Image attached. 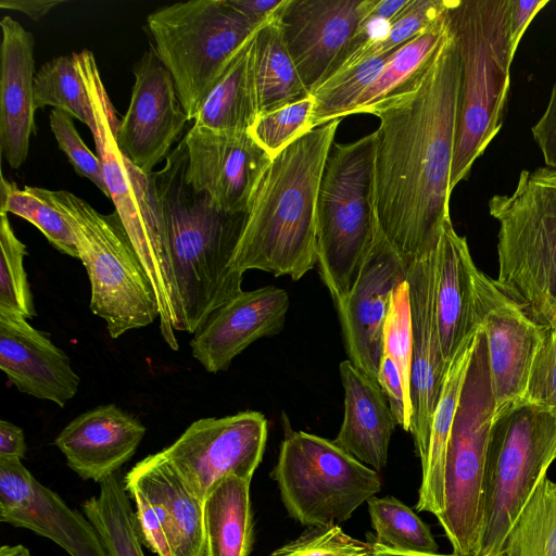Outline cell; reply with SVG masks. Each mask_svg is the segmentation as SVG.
Instances as JSON below:
<instances>
[{
	"instance_id": "obj_36",
	"label": "cell",
	"mask_w": 556,
	"mask_h": 556,
	"mask_svg": "<svg viewBox=\"0 0 556 556\" xmlns=\"http://www.w3.org/2000/svg\"><path fill=\"white\" fill-rule=\"evenodd\" d=\"M375 544L400 553L435 554L439 546L430 528L393 496L367 501Z\"/></svg>"
},
{
	"instance_id": "obj_53",
	"label": "cell",
	"mask_w": 556,
	"mask_h": 556,
	"mask_svg": "<svg viewBox=\"0 0 556 556\" xmlns=\"http://www.w3.org/2000/svg\"><path fill=\"white\" fill-rule=\"evenodd\" d=\"M0 556H31L29 549L22 545H2Z\"/></svg>"
},
{
	"instance_id": "obj_9",
	"label": "cell",
	"mask_w": 556,
	"mask_h": 556,
	"mask_svg": "<svg viewBox=\"0 0 556 556\" xmlns=\"http://www.w3.org/2000/svg\"><path fill=\"white\" fill-rule=\"evenodd\" d=\"M556 460V416L521 400L495 415L482 484V527L476 556H500L526 502Z\"/></svg>"
},
{
	"instance_id": "obj_32",
	"label": "cell",
	"mask_w": 556,
	"mask_h": 556,
	"mask_svg": "<svg viewBox=\"0 0 556 556\" xmlns=\"http://www.w3.org/2000/svg\"><path fill=\"white\" fill-rule=\"evenodd\" d=\"M81 507L109 556H144L136 511L117 473L103 480L99 494Z\"/></svg>"
},
{
	"instance_id": "obj_14",
	"label": "cell",
	"mask_w": 556,
	"mask_h": 556,
	"mask_svg": "<svg viewBox=\"0 0 556 556\" xmlns=\"http://www.w3.org/2000/svg\"><path fill=\"white\" fill-rule=\"evenodd\" d=\"M476 305L484 333L495 415L523 400L533 361L547 329L478 268Z\"/></svg>"
},
{
	"instance_id": "obj_29",
	"label": "cell",
	"mask_w": 556,
	"mask_h": 556,
	"mask_svg": "<svg viewBox=\"0 0 556 556\" xmlns=\"http://www.w3.org/2000/svg\"><path fill=\"white\" fill-rule=\"evenodd\" d=\"M477 334L459 349L448 365L432 419L427 459L421 465V483L418 491L416 510L428 511L435 517L444 510L447 445L463 383L476 345Z\"/></svg>"
},
{
	"instance_id": "obj_10",
	"label": "cell",
	"mask_w": 556,
	"mask_h": 556,
	"mask_svg": "<svg viewBox=\"0 0 556 556\" xmlns=\"http://www.w3.org/2000/svg\"><path fill=\"white\" fill-rule=\"evenodd\" d=\"M148 27L189 121L247 39L263 24L229 0H191L151 12Z\"/></svg>"
},
{
	"instance_id": "obj_4",
	"label": "cell",
	"mask_w": 556,
	"mask_h": 556,
	"mask_svg": "<svg viewBox=\"0 0 556 556\" xmlns=\"http://www.w3.org/2000/svg\"><path fill=\"white\" fill-rule=\"evenodd\" d=\"M509 12L510 0H448L446 18L462 65L451 191L502 127L516 52Z\"/></svg>"
},
{
	"instance_id": "obj_50",
	"label": "cell",
	"mask_w": 556,
	"mask_h": 556,
	"mask_svg": "<svg viewBox=\"0 0 556 556\" xmlns=\"http://www.w3.org/2000/svg\"><path fill=\"white\" fill-rule=\"evenodd\" d=\"M238 11L255 23H264L273 17L286 0H229Z\"/></svg>"
},
{
	"instance_id": "obj_25",
	"label": "cell",
	"mask_w": 556,
	"mask_h": 556,
	"mask_svg": "<svg viewBox=\"0 0 556 556\" xmlns=\"http://www.w3.org/2000/svg\"><path fill=\"white\" fill-rule=\"evenodd\" d=\"M434 303L442 354L450 365L481 329L473 286L477 269L465 237L448 220L434 250Z\"/></svg>"
},
{
	"instance_id": "obj_16",
	"label": "cell",
	"mask_w": 556,
	"mask_h": 556,
	"mask_svg": "<svg viewBox=\"0 0 556 556\" xmlns=\"http://www.w3.org/2000/svg\"><path fill=\"white\" fill-rule=\"evenodd\" d=\"M135 84L116 131L118 148L144 175L166 160L190 122L173 78L150 46L134 67Z\"/></svg>"
},
{
	"instance_id": "obj_22",
	"label": "cell",
	"mask_w": 556,
	"mask_h": 556,
	"mask_svg": "<svg viewBox=\"0 0 556 556\" xmlns=\"http://www.w3.org/2000/svg\"><path fill=\"white\" fill-rule=\"evenodd\" d=\"M0 369L22 393L60 407L72 400L80 379L65 352L16 313L0 308Z\"/></svg>"
},
{
	"instance_id": "obj_1",
	"label": "cell",
	"mask_w": 556,
	"mask_h": 556,
	"mask_svg": "<svg viewBox=\"0 0 556 556\" xmlns=\"http://www.w3.org/2000/svg\"><path fill=\"white\" fill-rule=\"evenodd\" d=\"M462 65L450 29L427 62L365 113L379 119L374 205L378 226L408 263L430 255L450 216V177Z\"/></svg>"
},
{
	"instance_id": "obj_23",
	"label": "cell",
	"mask_w": 556,
	"mask_h": 556,
	"mask_svg": "<svg viewBox=\"0 0 556 556\" xmlns=\"http://www.w3.org/2000/svg\"><path fill=\"white\" fill-rule=\"evenodd\" d=\"M144 434L136 417L108 404L74 418L54 444L81 479L101 483L134 456Z\"/></svg>"
},
{
	"instance_id": "obj_27",
	"label": "cell",
	"mask_w": 556,
	"mask_h": 556,
	"mask_svg": "<svg viewBox=\"0 0 556 556\" xmlns=\"http://www.w3.org/2000/svg\"><path fill=\"white\" fill-rule=\"evenodd\" d=\"M163 504L174 539V556H208L203 502L188 488L162 452L129 471Z\"/></svg>"
},
{
	"instance_id": "obj_13",
	"label": "cell",
	"mask_w": 556,
	"mask_h": 556,
	"mask_svg": "<svg viewBox=\"0 0 556 556\" xmlns=\"http://www.w3.org/2000/svg\"><path fill=\"white\" fill-rule=\"evenodd\" d=\"M267 441V420L255 410L192 422L163 455L202 502L228 476L252 479Z\"/></svg>"
},
{
	"instance_id": "obj_17",
	"label": "cell",
	"mask_w": 556,
	"mask_h": 556,
	"mask_svg": "<svg viewBox=\"0 0 556 556\" xmlns=\"http://www.w3.org/2000/svg\"><path fill=\"white\" fill-rule=\"evenodd\" d=\"M376 0H286L277 15L308 93L328 77Z\"/></svg>"
},
{
	"instance_id": "obj_40",
	"label": "cell",
	"mask_w": 556,
	"mask_h": 556,
	"mask_svg": "<svg viewBox=\"0 0 556 556\" xmlns=\"http://www.w3.org/2000/svg\"><path fill=\"white\" fill-rule=\"evenodd\" d=\"M447 7L448 0H409L407 5L393 18L388 35L381 41L366 46L351 55L336 73L348 70L369 58L390 53L397 49L441 20Z\"/></svg>"
},
{
	"instance_id": "obj_12",
	"label": "cell",
	"mask_w": 556,
	"mask_h": 556,
	"mask_svg": "<svg viewBox=\"0 0 556 556\" xmlns=\"http://www.w3.org/2000/svg\"><path fill=\"white\" fill-rule=\"evenodd\" d=\"M271 477L288 514L306 527L345 522L381 490L378 471L304 431L286 433Z\"/></svg>"
},
{
	"instance_id": "obj_28",
	"label": "cell",
	"mask_w": 556,
	"mask_h": 556,
	"mask_svg": "<svg viewBox=\"0 0 556 556\" xmlns=\"http://www.w3.org/2000/svg\"><path fill=\"white\" fill-rule=\"evenodd\" d=\"M257 29L241 46L205 98L193 119L194 126L217 131H249L260 115L254 71Z\"/></svg>"
},
{
	"instance_id": "obj_7",
	"label": "cell",
	"mask_w": 556,
	"mask_h": 556,
	"mask_svg": "<svg viewBox=\"0 0 556 556\" xmlns=\"http://www.w3.org/2000/svg\"><path fill=\"white\" fill-rule=\"evenodd\" d=\"M376 134L333 143L316 212V266L333 302L355 285L378 227L374 205Z\"/></svg>"
},
{
	"instance_id": "obj_41",
	"label": "cell",
	"mask_w": 556,
	"mask_h": 556,
	"mask_svg": "<svg viewBox=\"0 0 556 556\" xmlns=\"http://www.w3.org/2000/svg\"><path fill=\"white\" fill-rule=\"evenodd\" d=\"M314 98L309 93L294 102L261 113L249 134L273 159L288 144L311 130Z\"/></svg>"
},
{
	"instance_id": "obj_31",
	"label": "cell",
	"mask_w": 556,
	"mask_h": 556,
	"mask_svg": "<svg viewBox=\"0 0 556 556\" xmlns=\"http://www.w3.org/2000/svg\"><path fill=\"white\" fill-rule=\"evenodd\" d=\"M277 13L258 27L255 36L254 71L260 114L309 94L289 53Z\"/></svg>"
},
{
	"instance_id": "obj_5",
	"label": "cell",
	"mask_w": 556,
	"mask_h": 556,
	"mask_svg": "<svg viewBox=\"0 0 556 556\" xmlns=\"http://www.w3.org/2000/svg\"><path fill=\"white\" fill-rule=\"evenodd\" d=\"M500 223L497 287L545 329L556 328V169L522 170L489 203Z\"/></svg>"
},
{
	"instance_id": "obj_43",
	"label": "cell",
	"mask_w": 556,
	"mask_h": 556,
	"mask_svg": "<svg viewBox=\"0 0 556 556\" xmlns=\"http://www.w3.org/2000/svg\"><path fill=\"white\" fill-rule=\"evenodd\" d=\"M124 485L135 502L142 543L156 556H174V539L161 501L136 477L127 472Z\"/></svg>"
},
{
	"instance_id": "obj_48",
	"label": "cell",
	"mask_w": 556,
	"mask_h": 556,
	"mask_svg": "<svg viewBox=\"0 0 556 556\" xmlns=\"http://www.w3.org/2000/svg\"><path fill=\"white\" fill-rule=\"evenodd\" d=\"M548 3V0H510L509 25L514 50L535 14Z\"/></svg>"
},
{
	"instance_id": "obj_18",
	"label": "cell",
	"mask_w": 556,
	"mask_h": 556,
	"mask_svg": "<svg viewBox=\"0 0 556 556\" xmlns=\"http://www.w3.org/2000/svg\"><path fill=\"white\" fill-rule=\"evenodd\" d=\"M433 252L410 263L406 274L413 342L409 432L421 465L427 459L432 419L448 368L442 354L435 314Z\"/></svg>"
},
{
	"instance_id": "obj_42",
	"label": "cell",
	"mask_w": 556,
	"mask_h": 556,
	"mask_svg": "<svg viewBox=\"0 0 556 556\" xmlns=\"http://www.w3.org/2000/svg\"><path fill=\"white\" fill-rule=\"evenodd\" d=\"M412 320L406 280L394 290L383 328L382 355L400 371L403 388L410 401Z\"/></svg>"
},
{
	"instance_id": "obj_34",
	"label": "cell",
	"mask_w": 556,
	"mask_h": 556,
	"mask_svg": "<svg viewBox=\"0 0 556 556\" xmlns=\"http://www.w3.org/2000/svg\"><path fill=\"white\" fill-rule=\"evenodd\" d=\"M35 109L52 106L85 124L96 132L93 104L80 66L74 55L56 56L35 74Z\"/></svg>"
},
{
	"instance_id": "obj_44",
	"label": "cell",
	"mask_w": 556,
	"mask_h": 556,
	"mask_svg": "<svg viewBox=\"0 0 556 556\" xmlns=\"http://www.w3.org/2000/svg\"><path fill=\"white\" fill-rule=\"evenodd\" d=\"M268 556H374V544L350 536L339 525L308 527Z\"/></svg>"
},
{
	"instance_id": "obj_21",
	"label": "cell",
	"mask_w": 556,
	"mask_h": 556,
	"mask_svg": "<svg viewBox=\"0 0 556 556\" xmlns=\"http://www.w3.org/2000/svg\"><path fill=\"white\" fill-rule=\"evenodd\" d=\"M289 305L288 293L278 287L241 291L214 311L193 333L192 356L208 372L226 370L254 341L283 329Z\"/></svg>"
},
{
	"instance_id": "obj_47",
	"label": "cell",
	"mask_w": 556,
	"mask_h": 556,
	"mask_svg": "<svg viewBox=\"0 0 556 556\" xmlns=\"http://www.w3.org/2000/svg\"><path fill=\"white\" fill-rule=\"evenodd\" d=\"M545 164L556 169V83L554 84L546 110L531 128Z\"/></svg>"
},
{
	"instance_id": "obj_2",
	"label": "cell",
	"mask_w": 556,
	"mask_h": 556,
	"mask_svg": "<svg viewBox=\"0 0 556 556\" xmlns=\"http://www.w3.org/2000/svg\"><path fill=\"white\" fill-rule=\"evenodd\" d=\"M187 167L182 139L150 179L166 238L176 331L194 333L214 311L243 291V274L233 267V258L245 213L220 210L188 181Z\"/></svg>"
},
{
	"instance_id": "obj_6",
	"label": "cell",
	"mask_w": 556,
	"mask_h": 556,
	"mask_svg": "<svg viewBox=\"0 0 556 556\" xmlns=\"http://www.w3.org/2000/svg\"><path fill=\"white\" fill-rule=\"evenodd\" d=\"M93 104L97 129L92 134L110 199L146 270L160 309V330L167 345L178 351L175 336L177 306L166 238L150 176L141 173L118 148L119 124L94 55L75 52Z\"/></svg>"
},
{
	"instance_id": "obj_24",
	"label": "cell",
	"mask_w": 556,
	"mask_h": 556,
	"mask_svg": "<svg viewBox=\"0 0 556 556\" xmlns=\"http://www.w3.org/2000/svg\"><path fill=\"white\" fill-rule=\"evenodd\" d=\"M0 148L12 168L28 156L30 135L35 132V39L17 21L1 22Z\"/></svg>"
},
{
	"instance_id": "obj_46",
	"label": "cell",
	"mask_w": 556,
	"mask_h": 556,
	"mask_svg": "<svg viewBox=\"0 0 556 556\" xmlns=\"http://www.w3.org/2000/svg\"><path fill=\"white\" fill-rule=\"evenodd\" d=\"M523 400L556 416V328L547 330L536 353Z\"/></svg>"
},
{
	"instance_id": "obj_37",
	"label": "cell",
	"mask_w": 556,
	"mask_h": 556,
	"mask_svg": "<svg viewBox=\"0 0 556 556\" xmlns=\"http://www.w3.org/2000/svg\"><path fill=\"white\" fill-rule=\"evenodd\" d=\"M0 212L17 215L36 226L60 252L79 258L74 231L64 215L45 195L43 188L20 189L1 173Z\"/></svg>"
},
{
	"instance_id": "obj_19",
	"label": "cell",
	"mask_w": 556,
	"mask_h": 556,
	"mask_svg": "<svg viewBox=\"0 0 556 556\" xmlns=\"http://www.w3.org/2000/svg\"><path fill=\"white\" fill-rule=\"evenodd\" d=\"M184 140L187 179L223 211L243 214L271 157L249 131H217L192 125Z\"/></svg>"
},
{
	"instance_id": "obj_20",
	"label": "cell",
	"mask_w": 556,
	"mask_h": 556,
	"mask_svg": "<svg viewBox=\"0 0 556 556\" xmlns=\"http://www.w3.org/2000/svg\"><path fill=\"white\" fill-rule=\"evenodd\" d=\"M0 521L36 532L70 556H109L88 518L41 484L20 458L0 457Z\"/></svg>"
},
{
	"instance_id": "obj_26",
	"label": "cell",
	"mask_w": 556,
	"mask_h": 556,
	"mask_svg": "<svg viewBox=\"0 0 556 556\" xmlns=\"http://www.w3.org/2000/svg\"><path fill=\"white\" fill-rule=\"evenodd\" d=\"M344 390V417L332 440L339 447L376 471L388 463L391 437L399 426L378 382L349 359L339 366Z\"/></svg>"
},
{
	"instance_id": "obj_51",
	"label": "cell",
	"mask_w": 556,
	"mask_h": 556,
	"mask_svg": "<svg viewBox=\"0 0 556 556\" xmlns=\"http://www.w3.org/2000/svg\"><path fill=\"white\" fill-rule=\"evenodd\" d=\"M63 2V0H1L0 8L20 11L31 20L38 21Z\"/></svg>"
},
{
	"instance_id": "obj_38",
	"label": "cell",
	"mask_w": 556,
	"mask_h": 556,
	"mask_svg": "<svg viewBox=\"0 0 556 556\" xmlns=\"http://www.w3.org/2000/svg\"><path fill=\"white\" fill-rule=\"evenodd\" d=\"M394 51V50H393ZM390 53L369 58L326 79L311 94L314 108L309 119L311 129L329 121L350 115L352 109L380 74Z\"/></svg>"
},
{
	"instance_id": "obj_45",
	"label": "cell",
	"mask_w": 556,
	"mask_h": 556,
	"mask_svg": "<svg viewBox=\"0 0 556 556\" xmlns=\"http://www.w3.org/2000/svg\"><path fill=\"white\" fill-rule=\"evenodd\" d=\"M49 123L60 150L64 152L75 172L91 180L105 197L110 198L101 161L81 140L73 117L61 110L52 109Z\"/></svg>"
},
{
	"instance_id": "obj_49",
	"label": "cell",
	"mask_w": 556,
	"mask_h": 556,
	"mask_svg": "<svg viewBox=\"0 0 556 556\" xmlns=\"http://www.w3.org/2000/svg\"><path fill=\"white\" fill-rule=\"evenodd\" d=\"M26 441L23 430L8 420H0V457L24 458Z\"/></svg>"
},
{
	"instance_id": "obj_8",
	"label": "cell",
	"mask_w": 556,
	"mask_h": 556,
	"mask_svg": "<svg viewBox=\"0 0 556 556\" xmlns=\"http://www.w3.org/2000/svg\"><path fill=\"white\" fill-rule=\"evenodd\" d=\"M45 195L72 227L91 285L90 309L106 323L112 339L160 318L155 293L117 215L101 214L65 190Z\"/></svg>"
},
{
	"instance_id": "obj_3",
	"label": "cell",
	"mask_w": 556,
	"mask_h": 556,
	"mask_svg": "<svg viewBox=\"0 0 556 556\" xmlns=\"http://www.w3.org/2000/svg\"><path fill=\"white\" fill-rule=\"evenodd\" d=\"M341 118L318 125L276 154L250 199L233 258L240 273L258 269L301 279L316 266L319 186Z\"/></svg>"
},
{
	"instance_id": "obj_35",
	"label": "cell",
	"mask_w": 556,
	"mask_h": 556,
	"mask_svg": "<svg viewBox=\"0 0 556 556\" xmlns=\"http://www.w3.org/2000/svg\"><path fill=\"white\" fill-rule=\"evenodd\" d=\"M447 33L448 23L445 12L444 16L432 26L392 51L382 71L361 96L350 115L365 113L368 108L396 90L427 62Z\"/></svg>"
},
{
	"instance_id": "obj_11",
	"label": "cell",
	"mask_w": 556,
	"mask_h": 556,
	"mask_svg": "<svg viewBox=\"0 0 556 556\" xmlns=\"http://www.w3.org/2000/svg\"><path fill=\"white\" fill-rule=\"evenodd\" d=\"M495 418L482 328L455 412L445 462L444 510L437 518L453 554L476 556L482 527V484L491 427Z\"/></svg>"
},
{
	"instance_id": "obj_33",
	"label": "cell",
	"mask_w": 556,
	"mask_h": 556,
	"mask_svg": "<svg viewBox=\"0 0 556 556\" xmlns=\"http://www.w3.org/2000/svg\"><path fill=\"white\" fill-rule=\"evenodd\" d=\"M500 556H556V482L547 476L510 527Z\"/></svg>"
},
{
	"instance_id": "obj_39",
	"label": "cell",
	"mask_w": 556,
	"mask_h": 556,
	"mask_svg": "<svg viewBox=\"0 0 556 556\" xmlns=\"http://www.w3.org/2000/svg\"><path fill=\"white\" fill-rule=\"evenodd\" d=\"M26 254L8 214L0 212V308L30 319L37 313L23 264Z\"/></svg>"
},
{
	"instance_id": "obj_52",
	"label": "cell",
	"mask_w": 556,
	"mask_h": 556,
	"mask_svg": "<svg viewBox=\"0 0 556 556\" xmlns=\"http://www.w3.org/2000/svg\"><path fill=\"white\" fill-rule=\"evenodd\" d=\"M374 544V556H459L456 554L443 555V554H413V553H400L395 551L388 549L386 547Z\"/></svg>"
},
{
	"instance_id": "obj_30",
	"label": "cell",
	"mask_w": 556,
	"mask_h": 556,
	"mask_svg": "<svg viewBox=\"0 0 556 556\" xmlns=\"http://www.w3.org/2000/svg\"><path fill=\"white\" fill-rule=\"evenodd\" d=\"M250 480L228 476L203 502L208 556H249L253 544Z\"/></svg>"
},
{
	"instance_id": "obj_15",
	"label": "cell",
	"mask_w": 556,
	"mask_h": 556,
	"mask_svg": "<svg viewBox=\"0 0 556 556\" xmlns=\"http://www.w3.org/2000/svg\"><path fill=\"white\" fill-rule=\"evenodd\" d=\"M408 266L378 226L355 285L334 303L349 361L376 382L391 296Z\"/></svg>"
}]
</instances>
